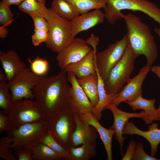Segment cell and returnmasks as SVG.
Instances as JSON below:
<instances>
[{"label": "cell", "mask_w": 160, "mask_h": 160, "mask_svg": "<svg viewBox=\"0 0 160 160\" xmlns=\"http://www.w3.org/2000/svg\"><path fill=\"white\" fill-rule=\"evenodd\" d=\"M39 78V83L33 88V92L48 121L55 114L68 107L71 87L68 83L67 72L64 70L57 75L48 76L47 74Z\"/></svg>", "instance_id": "1"}, {"label": "cell", "mask_w": 160, "mask_h": 160, "mask_svg": "<svg viewBox=\"0 0 160 160\" xmlns=\"http://www.w3.org/2000/svg\"><path fill=\"white\" fill-rule=\"evenodd\" d=\"M129 44L137 57L144 55L146 65L151 67L158 56L157 46L149 27L133 13L123 14Z\"/></svg>", "instance_id": "2"}, {"label": "cell", "mask_w": 160, "mask_h": 160, "mask_svg": "<svg viewBox=\"0 0 160 160\" xmlns=\"http://www.w3.org/2000/svg\"><path fill=\"white\" fill-rule=\"evenodd\" d=\"M103 9L105 19L113 25L123 18L121 11L127 9L141 12L153 19L160 25V8L148 0H105Z\"/></svg>", "instance_id": "3"}, {"label": "cell", "mask_w": 160, "mask_h": 160, "mask_svg": "<svg viewBox=\"0 0 160 160\" xmlns=\"http://www.w3.org/2000/svg\"><path fill=\"white\" fill-rule=\"evenodd\" d=\"M46 19L49 25L46 47L57 53L65 49L74 38L71 21L58 15L50 8Z\"/></svg>", "instance_id": "4"}, {"label": "cell", "mask_w": 160, "mask_h": 160, "mask_svg": "<svg viewBox=\"0 0 160 160\" xmlns=\"http://www.w3.org/2000/svg\"><path fill=\"white\" fill-rule=\"evenodd\" d=\"M137 58L129 45L122 57L113 67L104 81V88L108 94L119 93L130 79Z\"/></svg>", "instance_id": "5"}, {"label": "cell", "mask_w": 160, "mask_h": 160, "mask_svg": "<svg viewBox=\"0 0 160 160\" xmlns=\"http://www.w3.org/2000/svg\"><path fill=\"white\" fill-rule=\"evenodd\" d=\"M76 116L68 107L55 114L48 120V130L68 151L73 147L72 136L76 126Z\"/></svg>", "instance_id": "6"}, {"label": "cell", "mask_w": 160, "mask_h": 160, "mask_svg": "<svg viewBox=\"0 0 160 160\" xmlns=\"http://www.w3.org/2000/svg\"><path fill=\"white\" fill-rule=\"evenodd\" d=\"M7 115L12 129L28 123L47 121L39 104L28 99L13 102Z\"/></svg>", "instance_id": "7"}, {"label": "cell", "mask_w": 160, "mask_h": 160, "mask_svg": "<svg viewBox=\"0 0 160 160\" xmlns=\"http://www.w3.org/2000/svg\"><path fill=\"white\" fill-rule=\"evenodd\" d=\"M48 126V121H46L26 124L12 129L8 132L13 140L11 146L13 150L24 148L32 149L47 130Z\"/></svg>", "instance_id": "8"}, {"label": "cell", "mask_w": 160, "mask_h": 160, "mask_svg": "<svg viewBox=\"0 0 160 160\" xmlns=\"http://www.w3.org/2000/svg\"><path fill=\"white\" fill-rule=\"evenodd\" d=\"M129 45L126 34L120 40L109 45L95 56V65L99 74L104 81L113 67L122 57Z\"/></svg>", "instance_id": "9"}, {"label": "cell", "mask_w": 160, "mask_h": 160, "mask_svg": "<svg viewBox=\"0 0 160 160\" xmlns=\"http://www.w3.org/2000/svg\"><path fill=\"white\" fill-rule=\"evenodd\" d=\"M39 82V77L26 68L7 83L12 102L34 98L32 90Z\"/></svg>", "instance_id": "10"}, {"label": "cell", "mask_w": 160, "mask_h": 160, "mask_svg": "<svg viewBox=\"0 0 160 160\" xmlns=\"http://www.w3.org/2000/svg\"><path fill=\"white\" fill-rule=\"evenodd\" d=\"M68 81L71 84L68 98V107L77 117L91 112L94 106L79 83L75 76L67 72Z\"/></svg>", "instance_id": "11"}, {"label": "cell", "mask_w": 160, "mask_h": 160, "mask_svg": "<svg viewBox=\"0 0 160 160\" xmlns=\"http://www.w3.org/2000/svg\"><path fill=\"white\" fill-rule=\"evenodd\" d=\"M105 109L110 110L112 113L114 121L109 129L115 131V139L119 144L121 155H123V146L125 138L122 136V131L125 124L129 119L132 118L142 119L146 124H151L149 115L144 110L139 113L126 112L120 110L117 106L111 103L106 105L104 108Z\"/></svg>", "instance_id": "12"}, {"label": "cell", "mask_w": 160, "mask_h": 160, "mask_svg": "<svg viewBox=\"0 0 160 160\" xmlns=\"http://www.w3.org/2000/svg\"><path fill=\"white\" fill-rule=\"evenodd\" d=\"M92 49L83 39L74 38L65 49L57 53L56 58L58 66L61 70H64L68 65L83 59Z\"/></svg>", "instance_id": "13"}, {"label": "cell", "mask_w": 160, "mask_h": 160, "mask_svg": "<svg viewBox=\"0 0 160 160\" xmlns=\"http://www.w3.org/2000/svg\"><path fill=\"white\" fill-rule=\"evenodd\" d=\"M151 67L146 65L141 68L137 75L129 80L118 96L111 103L118 106L122 102L132 101L142 95V84Z\"/></svg>", "instance_id": "14"}, {"label": "cell", "mask_w": 160, "mask_h": 160, "mask_svg": "<svg viewBox=\"0 0 160 160\" xmlns=\"http://www.w3.org/2000/svg\"><path fill=\"white\" fill-rule=\"evenodd\" d=\"M122 133L129 135H136L143 137L150 145V155L154 156L156 154L160 143V129L159 128L157 124H152L148 126V130L144 131L138 129L132 122L127 121L124 125Z\"/></svg>", "instance_id": "15"}, {"label": "cell", "mask_w": 160, "mask_h": 160, "mask_svg": "<svg viewBox=\"0 0 160 160\" xmlns=\"http://www.w3.org/2000/svg\"><path fill=\"white\" fill-rule=\"evenodd\" d=\"M105 19L104 12L100 9L79 15L71 21L74 38L79 33L86 31L103 22Z\"/></svg>", "instance_id": "16"}, {"label": "cell", "mask_w": 160, "mask_h": 160, "mask_svg": "<svg viewBox=\"0 0 160 160\" xmlns=\"http://www.w3.org/2000/svg\"><path fill=\"white\" fill-rule=\"evenodd\" d=\"M0 61L8 82L26 68L25 63L13 50L6 53L0 51Z\"/></svg>", "instance_id": "17"}, {"label": "cell", "mask_w": 160, "mask_h": 160, "mask_svg": "<svg viewBox=\"0 0 160 160\" xmlns=\"http://www.w3.org/2000/svg\"><path fill=\"white\" fill-rule=\"evenodd\" d=\"M85 124L93 127L97 130L103 144L107 155V160L113 159L112 153V141L115 132L113 129H107L103 127L91 112L79 117Z\"/></svg>", "instance_id": "18"}, {"label": "cell", "mask_w": 160, "mask_h": 160, "mask_svg": "<svg viewBox=\"0 0 160 160\" xmlns=\"http://www.w3.org/2000/svg\"><path fill=\"white\" fill-rule=\"evenodd\" d=\"M97 52L93 49L80 60L67 65L64 69L67 72L73 74L77 79H81L96 73L95 56Z\"/></svg>", "instance_id": "19"}, {"label": "cell", "mask_w": 160, "mask_h": 160, "mask_svg": "<svg viewBox=\"0 0 160 160\" xmlns=\"http://www.w3.org/2000/svg\"><path fill=\"white\" fill-rule=\"evenodd\" d=\"M76 126L72 136L73 147L86 143H95L98 132L93 126L85 124L76 116Z\"/></svg>", "instance_id": "20"}, {"label": "cell", "mask_w": 160, "mask_h": 160, "mask_svg": "<svg viewBox=\"0 0 160 160\" xmlns=\"http://www.w3.org/2000/svg\"><path fill=\"white\" fill-rule=\"evenodd\" d=\"M95 67L98 77L99 100L97 104L94 107L91 113L99 121L102 116V111L107 105L111 103L118 96L119 93L114 94H108L107 93L104 88V81L100 76Z\"/></svg>", "instance_id": "21"}, {"label": "cell", "mask_w": 160, "mask_h": 160, "mask_svg": "<svg viewBox=\"0 0 160 160\" xmlns=\"http://www.w3.org/2000/svg\"><path fill=\"white\" fill-rule=\"evenodd\" d=\"M77 80L94 106L97 104L99 96L98 90V77L97 73Z\"/></svg>", "instance_id": "22"}, {"label": "cell", "mask_w": 160, "mask_h": 160, "mask_svg": "<svg viewBox=\"0 0 160 160\" xmlns=\"http://www.w3.org/2000/svg\"><path fill=\"white\" fill-rule=\"evenodd\" d=\"M155 99L147 100L141 95L132 101H126L124 102L131 107L133 111L141 109L144 111L149 115L151 123L153 121H159L157 115V110L155 107Z\"/></svg>", "instance_id": "23"}, {"label": "cell", "mask_w": 160, "mask_h": 160, "mask_svg": "<svg viewBox=\"0 0 160 160\" xmlns=\"http://www.w3.org/2000/svg\"><path fill=\"white\" fill-rule=\"evenodd\" d=\"M96 143L83 144L79 147H72L68 150L70 160H89L97 155Z\"/></svg>", "instance_id": "24"}, {"label": "cell", "mask_w": 160, "mask_h": 160, "mask_svg": "<svg viewBox=\"0 0 160 160\" xmlns=\"http://www.w3.org/2000/svg\"><path fill=\"white\" fill-rule=\"evenodd\" d=\"M50 8L59 16L70 21L80 15L73 5L65 0H52Z\"/></svg>", "instance_id": "25"}, {"label": "cell", "mask_w": 160, "mask_h": 160, "mask_svg": "<svg viewBox=\"0 0 160 160\" xmlns=\"http://www.w3.org/2000/svg\"><path fill=\"white\" fill-rule=\"evenodd\" d=\"M18 8L30 16L38 15L44 17L46 19L49 11L45 5L36 0H25L18 5Z\"/></svg>", "instance_id": "26"}, {"label": "cell", "mask_w": 160, "mask_h": 160, "mask_svg": "<svg viewBox=\"0 0 160 160\" xmlns=\"http://www.w3.org/2000/svg\"><path fill=\"white\" fill-rule=\"evenodd\" d=\"M33 160H60V156L47 145L38 143L32 149Z\"/></svg>", "instance_id": "27"}, {"label": "cell", "mask_w": 160, "mask_h": 160, "mask_svg": "<svg viewBox=\"0 0 160 160\" xmlns=\"http://www.w3.org/2000/svg\"><path fill=\"white\" fill-rule=\"evenodd\" d=\"M72 4L79 14L92 10L104 9L106 5L105 0H65Z\"/></svg>", "instance_id": "28"}, {"label": "cell", "mask_w": 160, "mask_h": 160, "mask_svg": "<svg viewBox=\"0 0 160 160\" xmlns=\"http://www.w3.org/2000/svg\"><path fill=\"white\" fill-rule=\"evenodd\" d=\"M39 143L47 145L59 154L62 159L70 160V156L68 151L55 140L48 130H47L43 135Z\"/></svg>", "instance_id": "29"}, {"label": "cell", "mask_w": 160, "mask_h": 160, "mask_svg": "<svg viewBox=\"0 0 160 160\" xmlns=\"http://www.w3.org/2000/svg\"><path fill=\"white\" fill-rule=\"evenodd\" d=\"M13 142L9 135L3 137L0 139V158L6 160H16L17 157L13 153L11 146Z\"/></svg>", "instance_id": "30"}, {"label": "cell", "mask_w": 160, "mask_h": 160, "mask_svg": "<svg viewBox=\"0 0 160 160\" xmlns=\"http://www.w3.org/2000/svg\"><path fill=\"white\" fill-rule=\"evenodd\" d=\"M30 64L31 71L40 77L47 74L49 69V64L47 60L37 57L33 61L30 57L27 59Z\"/></svg>", "instance_id": "31"}, {"label": "cell", "mask_w": 160, "mask_h": 160, "mask_svg": "<svg viewBox=\"0 0 160 160\" xmlns=\"http://www.w3.org/2000/svg\"><path fill=\"white\" fill-rule=\"evenodd\" d=\"M13 102L7 82H0V108L7 114Z\"/></svg>", "instance_id": "32"}, {"label": "cell", "mask_w": 160, "mask_h": 160, "mask_svg": "<svg viewBox=\"0 0 160 160\" xmlns=\"http://www.w3.org/2000/svg\"><path fill=\"white\" fill-rule=\"evenodd\" d=\"M9 6L2 1L0 2V23L5 27L10 25L13 20L14 15Z\"/></svg>", "instance_id": "33"}, {"label": "cell", "mask_w": 160, "mask_h": 160, "mask_svg": "<svg viewBox=\"0 0 160 160\" xmlns=\"http://www.w3.org/2000/svg\"><path fill=\"white\" fill-rule=\"evenodd\" d=\"M34 33L31 36V40L32 44L34 46H38L41 43L45 42L47 41L48 31L37 28H34Z\"/></svg>", "instance_id": "34"}, {"label": "cell", "mask_w": 160, "mask_h": 160, "mask_svg": "<svg viewBox=\"0 0 160 160\" xmlns=\"http://www.w3.org/2000/svg\"><path fill=\"white\" fill-rule=\"evenodd\" d=\"M132 160H159L154 156L147 154L145 151L141 142L137 143L134 154L132 158Z\"/></svg>", "instance_id": "35"}, {"label": "cell", "mask_w": 160, "mask_h": 160, "mask_svg": "<svg viewBox=\"0 0 160 160\" xmlns=\"http://www.w3.org/2000/svg\"><path fill=\"white\" fill-rule=\"evenodd\" d=\"M30 16L33 22L35 28L43 29L49 31L48 23L44 17L38 15H33Z\"/></svg>", "instance_id": "36"}, {"label": "cell", "mask_w": 160, "mask_h": 160, "mask_svg": "<svg viewBox=\"0 0 160 160\" xmlns=\"http://www.w3.org/2000/svg\"><path fill=\"white\" fill-rule=\"evenodd\" d=\"M4 111L0 112V133L6 131L9 132L12 129L9 121L7 115Z\"/></svg>", "instance_id": "37"}, {"label": "cell", "mask_w": 160, "mask_h": 160, "mask_svg": "<svg viewBox=\"0 0 160 160\" xmlns=\"http://www.w3.org/2000/svg\"><path fill=\"white\" fill-rule=\"evenodd\" d=\"M15 151L14 154L18 160H33L32 149L24 148Z\"/></svg>", "instance_id": "38"}, {"label": "cell", "mask_w": 160, "mask_h": 160, "mask_svg": "<svg viewBox=\"0 0 160 160\" xmlns=\"http://www.w3.org/2000/svg\"><path fill=\"white\" fill-rule=\"evenodd\" d=\"M136 144L134 140H132L129 142L126 153L121 160H132L135 152Z\"/></svg>", "instance_id": "39"}, {"label": "cell", "mask_w": 160, "mask_h": 160, "mask_svg": "<svg viewBox=\"0 0 160 160\" xmlns=\"http://www.w3.org/2000/svg\"><path fill=\"white\" fill-rule=\"evenodd\" d=\"M85 41L87 44L91 45L92 49L97 52V47L99 41V39L98 37L96 36L94 34L92 33L90 36Z\"/></svg>", "instance_id": "40"}, {"label": "cell", "mask_w": 160, "mask_h": 160, "mask_svg": "<svg viewBox=\"0 0 160 160\" xmlns=\"http://www.w3.org/2000/svg\"><path fill=\"white\" fill-rule=\"evenodd\" d=\"M25 0H2L1 1L10 6L12 5H19Z\"/></svg>", "instance_id": "41"}, {"label": "cell", "mask_w": 160, "mask_h": 160, "mask_svg": "<svg viewBox=\"0 0 160 160\" xmlns=\"http://www.w3.org/2000/svg\"><path fill=\"white\" fill-rule=\"evenodd\" d=\"M6 27L2 25L0 26V37L1 39L6 38L8 34V31Z\"/></svg>", "instance_id": "42"}, {"label": "cell", "mask_w": 160, "mask_h": 160, "mask_svg": "<svg viewBox=\"0 0 160 160\" xmlns=\"http://www.w3.org/2000/svg\"><path fill=\"white\" fill-rule=\"evenodd\" d=\"M151 70L153 73L156 75L160 79V66H152Z\"/></svg>", "instance_id": "43"}, {"label": "cell", "mask_w": 160, "mask_h": 160, "mask_svg": "<svg viewBox=\"0 0 160 160\" xmlns=\"http://www.w3.org/2000/svg\"><path fill=\"white\" fill-rule=\"evenodd\" d=\"M7 81L8 79L5 73L0 71V82H7Z\"/></svg>", "instance_id": "44"}, {"label": "cell", "mask_w": 160, "mask_h": 160, "mask_svg": "<svg viewBox=\"0 0 160 160\" xmlns=\"http://www.w3.org/2000/svg\"><path fill=\"white\" fill-rule=\"evenodd\" d=\"M154 32L158 35L159 38V42L160 43V28H158L154 26L153 29Z\"/></svg>", "instance_id": "45"}, {"label": "cell", "mask_w": 160, "mask_h": 160, "mask_svg": "<svg viewBox=\"0 0 160 160\" xmlns=\"http://www.w3.org/2000/svg\"><path fill=\"white\" fill-rule=\"evenodd\" d=\"M157 115L159 121H160V103L158 108L157 109Z\"/></svg>", "instance_id": "46"}, {"label": "cell", "mask_w": 160, "mask_h": 160, "mask_svg": "<svg viewBox=\"0 0 160 160\" xmlns=\"http://www.w3.org/2000/svg\"><path fill=\"white\" fill-rule=\"evenodd\" d=\"M38 1L41 2L43 4L45 5L46 4V0H36Z\"/></svg>", "instance_id": "47"}]
</instances>
